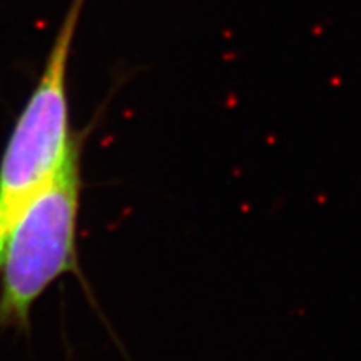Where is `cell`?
Wrapping results in <instances>:
<instances>
[{
    "instance_id": "cell-2",
    "label": "cell",
    "mask_w": 361,
    "mask_h": 361,
    "mask_svg": "<svg viewBox=\"0 0 361 361\" xmlns=\"http://www.w3.org/2000/svg\"><path fill=\"white\" fill-rule=\"evenodd\" d=\"M82 149L27 204L8 234L0 263V329L29 331L30 311L52 283L82 278L78 223L82 192Z\"/></svg>"
},
{
    "instance_id": "cell-1",
    "label": "cell",
    "mask_w": 361,
    "mask_h": 361,
    "mask_svg": "<svg viewBox=\"0 0 361 361\" xmlns=\"http://www.w3.org/2000/svg\"><path fill=\"white\" fill-rule=\"evenodd\" d=\"M85 0H71L32 92L0 157V263L13 224L30 201L84 146L71 126L67 72Z\"/></svg>"
}]
</instances>
